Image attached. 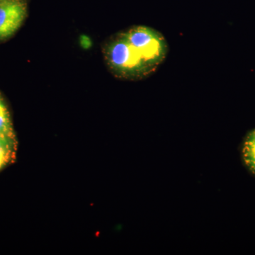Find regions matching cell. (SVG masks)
<instances>
[{
  "mask_svg": "<svg viewBox=\"0 0 255 255\" xmlns=\"http://www.w3.org/2000/svg\"><path fill=\"white\" fill-rule=\"evenodd\" d=\"M105 54L109 67L119 78L140 80L155 71L128 41L124 32L108 42Z\"/></svg>",
  "mask_w": 255,
  "mask_h": 255,
  "instance_id": "obj_1",
  "label": "cell"
},
{
  "mask_svg": "<svg viewBox=\"0 0 255 255\" xmlns=\"http://www.w3.org/2000/svg\"><path fill=\"white\" fill-rule=\"evenodd\" d=\"M124 33L128 41L154 70L167 58L168 44L160 32L148 26H135Z\"/></svg>",
  "mask_w": 255,
  "mask_h": 255,
  "instance_id": "obj_2",
  "label": "cell"
},
{
  "mask_svg": "<svg viewBox=\"0 0 255 255\" xmlns=\"http://www.w3.org/2000/svg\"><path fill=\"white\" fill-rule=\"evenodd\" d=\"M27 15L24 0H2L0 1V41L14 34L21 27Z\"/></svg>",
  "mask_w": 255,
  "mask_h": 255,
  "instance_id": "obj_3",
  "label": "cell"
},
{
  "mask_svg": "<svg viewBox=\"0 0 255 255\" xmlns=\"http://www.w3.org/2000/svg\"><path fill=\"white\" fill-rule=\"evenodd\" d=\"M15 146L14 137L0 133V170L9 162Z\"/></svg>",
  "mask_w": 255,
  "mask_h": 255,
  "instance_id": "obj_4",
  "label": "cell"
},
{
  "mask_svg": "<svg viewBox=\"0 0 255 255\" xmlns=\"http://www.w3.org/2000/svg\"><path fill=\"white\" fill-rule=\"evenodd\" d=\"M0 133L9 135V136H15L9 112L1 97H0Z\"/></svg>",
  "mask_w": 255,
  "mask_h": 255,
  "instance_id": "obj_5",
  "label": "cell"
},
{
  "mask_svg": "<svg viewBox=\"0 0 255 255\" xmlns=\"http://www.w3.org/2000/svg\"><path fill=\"white\" fill-rule=\"evenodd\" d=\"M243 158L251 170L255 172V137L249 135L243 147Z\"/></svg>",
  "mask_w": 255,
  "mask_h": 255,
  "instance_id": "obj_6",
  "label": "cell"
},
{
  "mask_svg": "<svg viewBox=\"0 0 255 255\" xmlns=\"http://www.w3.org/2000/svg\"><path fill=\"white\" fill-rule=\"evenodd\" d=\"M250 135H252V136L255 137V130H254V131L252 132L251 133H250Z\"/></svg>",
  "mask_w": 255,
  "mask_h": 255,
  "instance_id": "obj_7",
  "label": "cell"
},
{
  "mask_svg": "<svg viewBox=\"0 0 255 255\" xmlns=\"http://www.w3.org/2000/svg\"><path fill=\"white\" fill-rule=\"evenodd\" d=\"M2 1V0H0V1Z\"/></svg>",
  "mask_w": 255,
  "mask_h": 255,
  "instance_id": "obj_8",
  "label": "cell"
}]
</instances>
